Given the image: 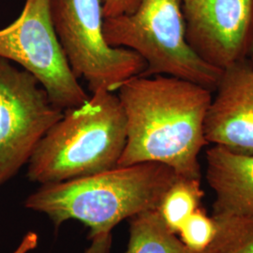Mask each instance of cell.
Listing matches in <instances>:
<instances>
[{
  "label": "cell",
  "mask_w": 253,
  "mask_h": 253,
  "mask_svg": "<svg viewBox=\"0 0 253 253\" xmlns=\"http://www.w3.org/2000/svg\"><path fill=\"white\" fill-rule=\"evenodd\" d=\"M135 76L118 88L126 120L118 166L158 163L181 177L201 179L199 156L208 145L205 121L212 91L167 75Z\"/></svg>",
  "instance_id": "1"
},
{
  "label": "cell",
  "mask_w": 253,
  "mask_h": 253,
  "mask_svg": "<svg viewBox=\"0 0 253 253\" xmlns=\"http://www.w3.org/2000/svg\"><path fill=\"white\" fill-rule=\"evenodd\" d=\"M178 175L158 163L118 166L106 172L41 185L26 201L29 210L43 214L55 227L79 220L89 237L111 234L122 220L158 209Z\"/></svg>",
  "instance_id": "2"
},
{
  "label": "cell",
  "mask_w": 253,
  "mask_h": 253,
  "mask_svg": "<svg viewBox=\"0 0 253 253\" xmlns=\"http://www.w3.org/2000/svg\"><path fill=\"white\" fill-rule=\"evenodd\" d=\"M126 142V120L118 95L99 91L67 109L37 145L27 177L41 185L72 180L118 166Z\"/></svg>",
  "instance_id": "3"
},
{
  "label": "cell",
  "mask_w": 253,
  "mask_h": 253,
  "mask_svg": "<svg viewBox=\"0 0 253 253\" xmlns=\"http://www.w3.org/2000/svg\"><path fill=\"white\" fill-rule=\"evenodd\" d=\"M182 2L141 0L133 12L104 18V38L143 57L146 69L140 76L177 77L214 92L222 72L200 59L187 42Z\"/></svg>",
  "instance_id": "4"
},
{
  "label": "cell",
  "mask_w": 253,
  "mask_h": 253,
  "mask_svg": "<svg viewBox=\"0 0 253 253\" xmlns=\"http://www.w3.org/2000/svg\"><path fill=\"white\" fill-rule=\"evenodd\" d=\"M51 17L67 61L92 94L118 90L139 76L146 63L134 51L114 47L104 38L101 0H50Z\"/></svg>",
  "instance_id": "5"
},
{
  "label": "cell",
  "mask_w": 253,
  "mask_h": 253,
  "mask_svg": "<svg viewBox=\"0 0 253 253\" xmlns=\"http://www.w3.org/2000/svg\"><path fill=\"white\" fill-rule=\"evenodd\" d=\"M0 57L31 73L63 111L90 97L64 54L51 17L50 0H26L18 18L0 29Z\"/></svg>",
  "instance_id": "6"
},
{
  "label": "cell",
  "mask_w": 253,
  "mask_h": 253,
  "mask_svg": "<svg viewBox=\"0 0 253 253\" xmlns=\"http://www.w3.org/2000/svg\"><path fill=\"white\" fill-rule=\"evenodd\" d=\"M63 113L31 73L0 57V188L28 163Z\"/></svg>",
  "instance_id": "7"
},
{
  "label": "cell",
  "mask_w": 253,
  "mask_h": 253,
  "mask_svg": "<svg viewBox=\"0 0 253 253\" xmlns=\"http://www.w3.org/2000/svg\"><path fill=\"white\" fill-rule=\"evenodd\" d=\"M186 40L205 63L221 72L249 59L253 0H183Z\"/></svg>",
  "instance_id": "8"
},
{
  "label": "cell",
  "mask_w": 253,
  "mask_h": 253,
  "mask_svg": "<svg viewBox=\"0 0 253 253\" xmlns=\"http://www.w3.org/2000/svg\"><path fill=\"white\" fill-rule=\"evenodd\" d=\"M205 121L208 144L253 155V66L249 59L222 72Z\"/></svg>",
  "instance_id": "9"
},
{
  "label": "cell",
  "mask_w": 253,
  "mask_h": 253,
  "mask_svg": "<svg viewBox=\"0 0 253 253\" xmlns=\"http://www.w3.org/2000/svg\"><path fill=\"white\" fill-rule=\"evenodd\" d=\"M206 160V178L215 194L213 215L253 217V155L213 145Z\"/></svg>",
  "instance_id": "10"
},
{
  "label": "cell",
  "mask_w": 253,
  "mask_h": 253,
  "mask_svg": "<svg viewBox=\"0 0 253 253\" xmlns=\"http://www.w3.org/2000/svg\"><path fill=\"white\" fill-rule=\"evenodd\" d=\"M126 253H207L189 249L166 226L158 209L129 218Z\"/></svg>",
  "instance_id": "11"
},
{
  "label": "cell",
  "mask_w": 253,
  "mask_h": 253,
  "mask_svg": "<svg viewBox=\"0 0 253 253\" xmlns=\"http://www.w3.org/2000/svg\"><path fill=\"white\" fill-rule=\"evenodd\" d=\"M204 195L201 179L178 176L164 193L158 208L166 226L177 235L190 215L201 208Z\"/></svg>",
  "instance_id": "12"
},
{
  "label": "cell",
  "mask_w": 253,
  "mask_h": 253,
  "mask_svg": "<svg viewBox=\"0 0 253 253\" xmlns=\"http://www.w3.org/2000/svg\"><path fill=\"white\" fill-rule=\"evenodd\" d=\"M217 233L207 253H253V217L212 215Z\"/></svg>",
  "instance_id": "13"
},
{
  "label": "cell",
  "mask_w": 253,
  "mask_h": 253,
  "mask_svg": "<svg viewBox=\"0 0 253 253\" xmlns=\"http://www.w3.org/2000/svg\"><path fill=\"white\" fill-rule=\"evenodd\" d=\"M217 233L215 218L209 217L202 208L193 212L185 221L179 231L180 239L194 252H206L212 244Z\"/></svg>",
  "instance_id": "14"
},
{
  "label": "cell",
  "mask_w": 253,
  "mask_h": 253,
  "mask_svg": "<svg viewBox=\"0 0 253 253\" xmlns=\"http://www.w3.org/2000/svg\"><path fill=\"white\" fill-rule=\"evenodd\" d=\"M141 0H101L104 18L133 12Z\"/></svg>",
  "instance_id": "15"
},
{
  "label": "cell",
  "mask_w": 253,
  "mask_h": 253,
  "mask_svg": "<svg viewBox=\"0 0 253 253\" xmlns=\"http://www.w3.org/2000/svg\"><path fill=\"white\" fill-rule=\"evenodd\" d=\"M91 245L84 253H111L112 235H98L91 238Z\"/></svg>",
  "instance_id": "16"
},
{
  "label": "cell",
  "mask_w": 253,
  "mask_h": 253,
  "mask_svg": "<svg viewBox=\"0 0 253 253\" xmlns=\"http://www.w3.org/2000/svg\"><path fill=\"white\" fill-rule=\"evenodd\" d=\"M39 244V236L34 232H28L22 238L16 249L11 253H29L34 251Z\"/></svg>",
  "instance_id": "17"
},
{
  "label": "cell",
  "mask_w": 253,
  "mask_h": 253,
  "mask_svg": "<svg viewBox=\"0 0 253 253\" xmlns=\"http://www.w3.org/2000/svg\"><path fill=\"white\" fill-rule=\"evenodd\" d=\"M249 60L253 66V38L252 45H251V50H250V54H249Z\"/></svg>",
  "instance_id": "18"
}]
</instances>
